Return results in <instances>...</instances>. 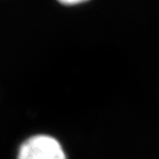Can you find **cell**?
<instances>
[{"label": "cell", "instance_id": "obj_2", "mask_svg": "<svg viewBox=\"0 0 159 159\" xmlns=\"http://www.w3.org/2000/svg\"><path fill=\"white\" fill-rule=\"evenodd\" d=\"M57 1L64 6H76L85 2L87 0H57Z\"/></svg>", "mask_w": 159, "mask_h": 159}, {"label": "cell", "instance_id": "obj_1", "mask_svg": "<svg viewBox=\"0 0 159 159\" xmlns=\"http://www.w3.org/2000/svg\"><path fill=\"white\" fill-rule=\"evenodd\" d=\"M18 159H66V156L54 137L35 135L20 146Z\"/></svg>", "mask_w": 159, "mask_h": 159}]
</instances>
